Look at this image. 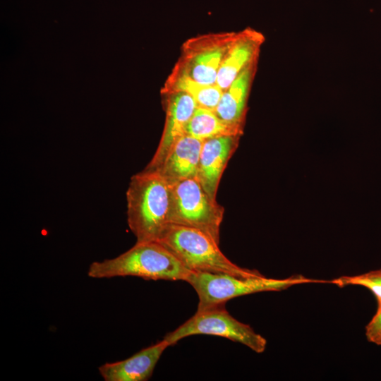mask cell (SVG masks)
<instances>
[{"instance_id": "3", "label": "cell", "mask_w": 381, "mask_h": 381, "mask_svg": "<svg viewBox=\"0 0 381 381\" xmlns=\"http://www.w3.org/2000/svg\"><path fill=\"white\" fill-rule=\"evenodd\" d=\"M157 242L171 251L190 271L241 277L262 274L258 270L243 268L232 262L220 250L218 243L197 229L169 224Z\"/></svg>"}, {"instance_id": "6", "label": "cell", "mask_w": 381, "mask_h": 381, "mask_svg": "<svg viewBox=\"0 0 381 381\" xmlns=\"http://www.w3.org/2000/svg\"><path fill=\"white\" fill-rule=\"evenodd\" d=\"M197 334L222 337L243 344L258 353L264 352L267 346V340L262 335L231 315L225 306L197 310L164 339L172 346L183 338Z\"/></svg>"}, {"instance_id": "9", "label": "cell", "mask_w": 381, "mask_h": 381, "mask_svg": "<svg viewBox=\"0 0 381 381\" xmlns=\"http://www.w3.org/2000/svg\"><path fill=\"white\" fill-rule=\"evenodd\" d=\"M241 136L222 135L202 141L196 179L213 199L216 200L222 174L238 147Z\"/></svg>"}, {"instance_id": "5", "label": "cell", "mask_w": 381, "mask_h": 381, "mask_svg": "<svg viewBox=\"0 0 381 381\" xmlns=\"http://www.w3.org/2000/svg\"><path fill=\"white\" fill-rule=\"evenodd\" d=\"M224 208L212 198L196 178L172 184L169 224L200 230L219 243Z\"/></svg>"}, {"instance_id": "10", "label": "cell", "mask_w": 381, "mask_h": 381, "mask_svg": "<svg viewBox=\"0 0 381 381\" xmlns=\"http://www.w3.org/2000/svg\"><path fill=\"white\" fill-rule=\"evenodd\" d=\"M264 35L250 27L236 31L217 76L216 84L224 91L250 64L259 59Z\"/></svg>"}, {"instance_id": "13", "label": "cell", "mask_w": 381, "mask_h": 381, "mask_svg": "<svg viewBox=\"0 0 381 381\" xmlns=\"http://www.w3.org/2000/svg\"><path fill=\"white\" fill-rule=\"evenodd\" d=\"M202 141L184 135L173 145L156 170L171 184L196 178Z\"/></svg>"}, {"instance_id": "8", "label": "cell", "mask_w": 381, "mask_h": 381, "mask_svg": "<svg viewBox=\"0 0 381 381\" xmlns=\"http://www.w3.org/2000/svg\"><path fill=\"white\" fill-rule=\"evenodd\" d=\"M165 96V122L157 148L145 169L160 167L173 145L184 135L186 126L198 105L194 99L183 92H169Z\"/></svg>"}, {"instance_id": "7", "label": "cell", "mask_w": 381, "mask_h": 381, "mask_svg": "<svg viewBox=\"0 0 381 381\" xmlns=\"http://www.w3.org/2000/svg\"><path fill=\"white\" fill-rule=\"evenodd\" d=\"M236 31L208 32L192 37L181 45L171 73L197 82L216 84L219 69Z\"/></svg>"}, {"instance_id": "11", "label": "cell", "mask_w": 381, "mask_h": 381, "mask_svg": "<svg viewBox=\"0 0 381 381\" xmlns=\"http://www.w3.org/2000/svg\"><path fill=\"white\" fill-rule=\"evenodd\" d=\"M169 346L163 339L133 354L131 357L98 368L105 381H145L149 380L163 352Z\"/></svg>"}, {"instance_id": "12", "label": "cell", "mask_w": 381, "mask_h": 381, "mask_svg": "<svg viewBox=\"0 0 381 381\" xmlns=\"http://www.w3.org/2000/svg\"><path fill=\"white\" fill-rule=\"evenodd\" d=\"M258 60L246 67L223 91L214 113L228 125L243 132L248 101L258 70Z\"/></svg>"}, {"instance_id": "14", "label": "cell", "mask_w": 381, "mask_h": 381, "mask_svg": "<svg viewBox=\"0 0 381 381\" xmlns=\"http://www.w3.org/2000/svg\"><path fill=\"white\" fill-rule=\"evenodd\" d=\"M183 92L190 95L198 107L214 111L223 90L217 85L197 82L187 76L171 73L168 76L162 93Z\"/></svg>"}, {"instance_id": "4", "label": "cell", "mask_w": 381, "mask_h": 381, "mask_svg": "<svg viewBox=\"0 0 381 381\" xmlns=\"http://www.w3.org/2000/svg\"><path fill=\"white\" fill-rule=\"evenodd\" d=\"M196 291L199 302L197 310L225 306L238 296L264 291H279L292 286L308 283H331L302 275L284 279L268 278L262 274L248 277L222 273L191 271L186 280Z\"/></svg>"}, {"instance_id": "2", "label": "cell", "mask_w": 381, "mask_h": 381, "mask_svg": "<svg viewBox=\"0 0 381 381\" xmlns=\"http://www.w3.org/2000/svg\"><path fill=\"white\" fill-rule=\"evenodd\" d=\"M190 272L160 243L136 241L132 248L116 258L92 262L87 275L95 279L131 276L186 282Z\"/></svg>"}, {"instance_id": "17", "label": "cell", "mask_w": 381, "mask_h": 381, "mask_svg": "<svg viewBox=\"0 0 381 381\" xmlns=\"http://www.w3.org/2000/svg\"><path fill=\"white\" fill-rule=\"evenodd\" d=\"M366 336L369 340L375 342L381 337V303L370 322L366 326Z\"/></svg>"}, {"instance_id": "1", "label": "cell", "mask_w": 381, "mask_h": 381, "mask_svg": "<svg viewBox=\"0 0 381 381\" xmlns=\"http://www.w3.org/2000/svg\"><path fill=\"white\" fill-rule=\"evenodd\" d=\"M172 184L157 170L134 174L126 190L127 222L137 242L158 241L169 224Z\"/></svg>"}, {"instance_id": "16", "label": "cell", "mask_w": 381, "mask_h": 381, "mask_svg": "<svg viewBox=\"0 0 381 381\" xmlns=\"http://www.w3.org/2000/svg\"><path fill=\"white\" fill-rule=\"evenodd\" d=\"M331 284L339 287L358 285L368 289L381 303V270L373 271L356 276H341L331 280Z\"/></svg>"}, {"instance_id": "15", "label": "cell", "mask_w": 381, "mask_h": 381, "mask_svg": "<svg viewBox=\"0 0 381 381\" xmlns=\"http://www.w3.org/2000/svg\"><path fill=\"white\" fill-rule=\"evenodd\" d=\"M243 133L223 121L214 111L199 107L186 128V135L200 140L222 135H242Z\"/></svg>"}, {"instance_id": "18", "label": "cell", "mask_w": 381, "mask_h": 381, "mask_svg": "<svg viewBox=\"0 0 381 381\" xmlns=\"http://www.w3.org/2000/svg\"><path fill=\"white\" fill-rule=\"evenodd\" d=\"M375 343H377V344H381V337L380 339H378Z\"/></svg>"}]
</instances>
